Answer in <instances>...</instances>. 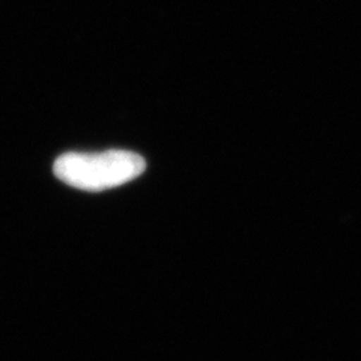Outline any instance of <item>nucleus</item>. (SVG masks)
Masks as SVG:
<instances>
[{"label": "nucleus", "instance_id": "nucleus-1", "mask_svg": "<svg viewBox=\"0 0 361 361\" xmlns=\"http://www.w3.org/2000/svg\"><path fill=\"white\" fill-rule=\"evenodd\" d=\"M145 167L139 154L111 149L98 154H63L56 160L53 172L74 188L103 191L130 183L145 172Z\"/></svg>", "mask_w": 361, "mask_h": 361}]
</instances>
